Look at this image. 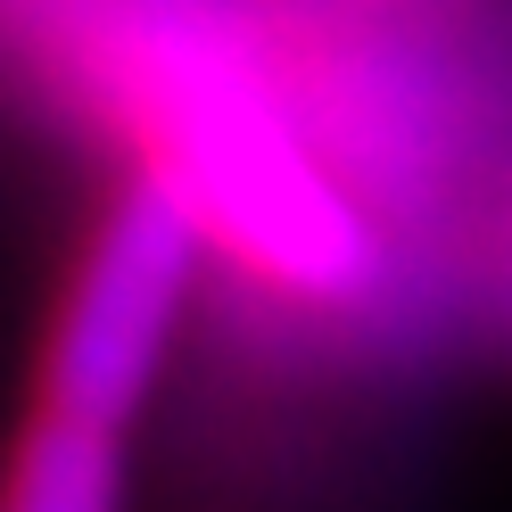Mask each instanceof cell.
I'll use <instances>...</instances> for the list:
<instances>
[{
  "label": "cell",
  "instance_id": "3",
  "mask_svg": "<svg viewBox=\"0 0 512 512\" xmlns=\"http://www.w3.org/2000/svg\"><path fill=\"white\" fill-rule=\"evenodd\" d=\"M0 512H124V430L42 405L9 455Z\"/></svg>",
  "mask_w": 512,
  "mask_h": 512
},
{
  "label": "cell",
  "instance_id": "1",
  "mask_svg": "<svg viewBox=\"0 0 512 512\" xmlns=\"http://www.w3.org/2000/svg\"><path fill=\"white\" fill-rule=\"evenodd\" d=\"M149 133V166L199 207L215 248L248 256L265 281L298 298H356L372 281V240L356 207L306 166V149L273 124L256 91L166 75L149 100Z\"/></svg>",
  "mask_w": 512,
  "mask_h": 512
},
{
  "label": "cell",
  "instance_id": "2",
  "mask_svg": "<svg viewBox=\"0 0 512 512\" xmlns=\"http://www.w3.org/2000/svg\"><path fill=\"white\" fill-rule=\"evenodd\" d=\"M207 248L215 240H207L199 207L157 166H141L108 199L100 232L83 240L75 273H67V298L50 314L42 405L75 413V422H100V430L133 422L174 356V331H182L190 290H199Z\"/></svg>",
  "mask_w": 512,
  "mask_h": 512
}]
</instances>
